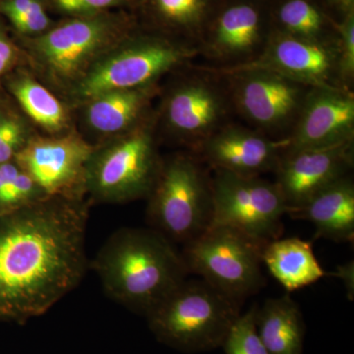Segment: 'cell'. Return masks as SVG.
I'll use <instances>...</instances> for the list:
<instances>
[{"mask_svg":"<svg viewBox=\"0 0 354 354\" xmlns=\"http://www.w3.org/2000/svg\"><path fill=\"white\" fill-rule=\"evenodd\" d=\"M94 148L77 136L35 139L16 153L21 171L46 197L82 198L86 169Z\"/></svg>","mask_w":354,"mask_h":354,"instance_id":"obj_11","label":"cell"},{"mask_svg":"<svg viewBox=\"0 0 354 354\" xmlns=\"http://www.w3.org/2000/svg\"><path fill=\"white\" fill-rule=\"evenodd\" d=\"M12 23L21 32L36 34L44 31L50 26V20L41 0H35L29 10Z\"/></svg>","mask_w":354,"mask_h":354,"instance_id":"obj_28","label":"cell"},{"mask_svg":"<svg viewBox=\"0 0 354 354\" xmlns=\"http://www.w3.org/2000/svg\"><path fill=\"white\" fill-rule=\"evenodd\" d=\"M329 1L342 12L346 13V15L353 12L354 0H329Z\"/></svg>","mask_w":354,"mask_h":354,"instance_id":"obj_35","label":"cell"},{"mask_svg":"<svg viewBox=\"0 0 354 354\" xmlns=\"http://www.w3.org/2000/svg\"><path fill=\"white\" fill-rule=\"evenodd\" d=\"M339 62V37L333 41H314L276 31L272 32L264 50L253 62L241 66L216 68H262L311 87L342 88Z\"/></svg>","mask_w":354,"mask_h":354,"instance_id":"obj_12","label":"cell"},{"mask_svg":"<svg viewBox=\"0 0 354 354\" xmlns=\"http://www.w3.org/2000/svg\"><path fill=\"white\" fill-rule=\"evenodd\" d=\"M241 304L202 279H186L146 316L158 342L186 353L221 348Z\"/></svg>","mask_w":354,"mask_h":354,"instance_id":"obj_3","label":"cell"},{"mask_svg":"<svg viewBox=\"0 0 354 354\" xmlns=\"http://www.w3.org/2000/svg\"><path fill=\"white\" fill-rule=\"evenodd\" d=\"M333 276L341 279L346 290V295L349 300L354 298V262L346 263V264L337 267V271L333 272Z\"/></svg>","mask_w":354,"mask_h":354,"instance_id":"obj_31","label":"cell"},{"mask_svg":"<svg viewBox=\"0 0 354 354\" xmlns=\"http://www.w3.org/2000/svg\"><path fill=\"white\" fill-rule=\"evenodd\" d=\"M255 323L268 354H304V315L290 295L269 298L257 306Z\"/></svg>","mask_w":354,"mask_h":354,"instance_id":"obj_19","label":"cell"},{"mask_svg":"<svg viewBox=\"0 0 354 354\" xmlns=\"http://www.w3.org/2000/svg\"><path fill=\"white\" fill-rule=\"evenodd\" d=\"M22 142V129L18 124L0 144V165L8 162L9 160L17 153V150L20 148Z\"/></svg>","mask_w":354,"mask_h":354,"instance_id":"obj_29","label":"cell"},{"mask_svg":"<svg viewBox=\"0 0 354 354\" xmlns=\"http://www.w3.org/2000/svg\"><path fill=\"white\" fill-rule=\"evenodd\" d=\"M279 32L314 41L337 39L327 32V20L322 11L308 0H286L277 11Z\"/></svg>","mask_w":354,"mask_h":354,"instance_id":"obj_22","label":"cell"},{"mask_svg":"<svg viewBox=\"0 0 354 354\" xmlns=\"http://www.w3.org/2000/svg\"><path fill=\"white\" fill-rule=\"evenodd\" d=\"M283 140L270 138L253 128L227 123L205 140L196 150L214 169L244 176L274 172L281 153Z\"/></svg>","mask_w":354,"mask_h":354,"instance_id":"obj_16","label":"cell"},{"mask_svg":"<svg viewBox=\"0 0 354 354\" xmlns=\"http://www.w3.org/2000/svg\"><path fill=\"white\" fill-rule=\"evenodd\" d=\"M261 256L268 271L290 292L313 285L326 276L311 242L297 237L268 242Z\"/></svg>","mask_w":354,"mask_h":354,"instance_id":"obj_20","label":"cell"},{"mask_svg":"<svg viewBox=\"0 0 354 354\" xmlns=\"http://www.w3.org/2000/svg\"><path fill=\"white\" fill-rule=\"evenodd\" d=\"M256 309L253 305L232 326L221 346L225 354H268L256 329Z\"/></svg>","mask_w":354,"mask_h":354,"instance_id":"obj_25","label":"cell"},{"mask_svg":"<svg viewBox=\"0 0 354 354\" xmlns=\"http://www.w3.org/2000/svg\"><path fill=\"white\" fill-rule=\"evenodd\" d=\"M155 94L153 86L115 90L91 100L87 118L97 131L113 133L127 129L144 113Z\"/></svg>","mask_w":354,"mask_h":354,"instance_id":"obj_21","label":"cell"},{"mask_svg":"<svg viewBox=\"0 0 354 354\" xmlns=\"http://www.w3.org/2000/svg\"><path fill=\"white\" fill-rule=\"evenodd\" d=\"M212 0H153V9L165 24L188 32L201 29Z\"/></svg>","mask_w":354,"mask_h":354,"instance_id":"obj_24","label":"cell"},{"mask_svg":"<svg viewBox=\"0 0 354 354\" xmlns=\"http://www.w3.org/2000/svg\"><path fill=\"white\" fill-rule=\"evenodd\" d=\"M12 90L26 113L41 127L50 131L64 127L66 116L62 104L41 84L23 77L13 84Z\"/></svg>","mask_w":354,"mask_h":354,"instance_id":"obj_23","label":"cell"},{"mask_svg":"<svg viewBox=\"0 0 354 354\" xmlns=\"http://www.w3.org/2000/svg\"><path fill=\"white\" fill-rule=\"evenodd\" d=\"M34 1L35 0H7L6 2H4L2 8H3L4 13L8 16L9 19L12 22V21L24 15L29 10Z\"/></svg>","mask_w":354,"mask_h":354,"instance_id":"obj_32","label":"cell"},{"mask_svg":"<svg viewBox=\"0 0 354 354\" xmlns=\"http://www.w3.org/2000/svg\"><path fill=\"white\" fill-rule=\"evenodd\" d=\"M200 55L199 48L160 38L131 41L86 74L78 95L92 100L115 90L150 87L171 70Z\"/></svg>","mask_w":354,"mask_h":354,"instance_id":"obj_9","label":"cell"},{"mask_svg":"<svg viewBox=\"0 0 354 354\" xmlns=\"http://www.w3.org/2000/svg\"><path fill=\"white\" fill-rule=\"evenodd\" d=\"M88 204L46 197L0 213V322L44 315L83 281Z\"/></svg>","mask_w":354,"mask_h":354,"instance_id":"obj_1","label":"cell"},{"mask_svg":"<svg viewBox=\"0 0 354 354\" xmlns=\"http://www.w3.org/2000/svg\"><path fill=\"white\" fill-rule=\"evenodd\" d=\"M339 41V79L342 88L351 90L354 80V14L344 16L337 26Z\"/></svg>","mask_w":354,"mask_h":354,"instance_id":"obj_26","label":"cell"},{"mask_svg":"<svg viewBox=\"0 0 354 354\" xmlns=\"http://www.w3.org/2000/svg\"><path fill=\"white\" fill-rule=\"evenodd\" d=\"M353 167V141L281 153L274 171V183L285 198L286 215L304 207L324 188L348 176Z\"/></svg>","mask_w":354,"mask_h":354,"instance_id":"obj_14","label":"cell"},{"mask_svg":"<svg viewBox=\"0 0 354 354\" xmlns=\"http://www.w3.org/2000/svg\"><path fill=\"white\" fill-rule=\"evenodd\" d=\"M309 221L315 239L339 242L354 239V183L351 174L324 188L301 208L288 214Z\"/></svg>","mask_w":354,"mask_h":354,"instance_id":"obj_18","label":"cell"},{"mask_svg":"<svg viewBox=\"0 0 354 354\" xmlns=\"http://www.w3.org/2000/svg\"><path fill=\"white\" fill-rule=\"evenodd\" d=\"M17 125L18 123L14 120H0V144Z\"/></svg>","mask_w":354,"mask_h":354,"instance_id":"obj_34","label":"cell"},{"mask_svg":"<svg viewBox=\"0 0 354 354\" xmlns=\"http://www.w3.org/2000/svg\"><path fill=\"white\" fill-rule=\"evenodd\" d=\"M213 225H227L265 245L281 237L285 198L276 183L214 169Z\"/></svg>","mask_w":354,"mask_h":354,"instance_id":"obj_8","label":"cell"},{"mask_svg":"<svg viewBox=\"0 0 354 354\" xmlns=\"http://www.w3.org/2000/svg\"><path fill=\"white\" fill-rule=\"evenodd\" d=\"M148 198V227L176 245L193 241L213 225L211 177L193 156L176 155L162 162Z\"/></svg>","mask_w":354,"mask_h":354,"instance_id":"obj_4","label":"cell"},{"mask_svg":"<svg viewBox=\"0 0 354 354\" xmlns=\"http://www.w3.org/2000/svg\"><path fill=\"white\" fill-rule=\"evenodd\" d=\"M197 70L169 93L164 109L167 127L194 149L227 124L234 111L223 79Z\"/></svg>","mask_w":354,"mask_h":354,"instance_id":"obj_10","label":"cell"},{"mask_svg":"<svg viewBox=\"0 0 354 354\" xmlns=\"http://www.w3.org/2000/svg\"><path fill=\"white\" fill-rule=\"evenodd\" d=\"M199 67L221 77L232 109L253 129L274 140L288 136L313 88L270 70Z\"/></svg>","mask_w":354,"mask_h":354,"instance_id":"obj_6","label":"cell"},{"mask_svg":"<svg viewBox=\"0 0 354 354\" xmlns=\"http://www.w3.org/2000/svg\"><path fill=\"white\" fill-rule=\"evenodd\" d=\"M132 0H55V6L65 13L88 16L100 14L111 7L123 6Z\"/></svg>","mask_w":354,"mask_h":354,"instance_id":"obj_27","label":"cell"},{"mask_svg":"<svg viewBox=\"0 0 354 354\" xmlns=\"http://www.w3.org/2000/svg\"><path fill=\"white\" fill-rule=\"evenodd\" d=\"M120 31V22L109 16H81L39 37L35 48L53 73L71 78Z\"/></svg>","mask_w":354,"mask_h":354,"instance_id":"obj_15","label":"cell"},{"mask_svg":"<svg viewBox=\"0 0 354 354\" xmlns=\"http://www.w3.org/2000/svg\"><path fill=\"white\" fill-rule=\"evenodd\" d=\"M354 95L339 87H313L295 127L288 137L283 153L309 149L328 148L353 141Z\"/></svg>","mask_w":354,"mask_h":354,"instance_id":"obj_13","label":"cell"},{"mask_svg":"<svg viewBox=\"0 0 354 354\" xmlns=\"http://www.w3.org/2000/svg\"><path fill=\"white\" fill-rule=\"evenodd\" d=\"M160 165L152 133L137 128L108 148L94 151L86 169L85 191L104 203L148 197Z\"/></svg>","mask_w":354,"mask_h":354,"instance_id":"obj_7","label":"cell"},{"mask_svg":"<svg viewBox=\"0 0 354 354\" xmlns=\"http://www.w3.org/2000/svg\"><path fill=\"white\" fill-rule=\"evenodd\" d=\"M19 171L20 169L17 165L11 164L9 162L0 165V213L3 209L7 195L12 187L14 180Z\"/></svg>","mask_w":354,"mask_h":354,"instance_id":"obj_30","label":"cell"},{"mask_svg":"<svg viewBox=\"0 0 354 354\" xmlns=\"http://www.w3.org/2000/svg\"><path fill=\"white\" fill-rule=\"evenodd\" d=\"M114 302L147 316L189 276L183 255L151 227H121L90 262Z\"/></svg>","mask_w":354,"mask_h":354,"instance_id":"obj_2","label":"cell"},{"mask_svg":"<svg viewBox=\"0 0 354 354\" xmlns=\"http://www.w3.org/2000/svg\"><path fill=\"white\" fill-rule=\"evenodd\" d=\"M14 48L8 39L0 32V75L9 68L14 59Z\"/></svg>","mask_w":354,"mask_h":354,"instance_id":"obj_33","label":"cell"},{"mask_svg":"<svg viewBox=\"0 0 354 354\" xmlns=\"http://www.w3.org/2000/svg\"><path fill=\"white\" fill-rule=\"evenodd\" d=\"M263 246L234 228L212 225L180 252L189 274L242 305L265 286Z\"/></svg>","mask_w":354,"mask_h":354,"instance_id":"obj_5","label":"cell"},{"mask_svg":"<svg viewBox=\"0 0 354 354\" xmlns=\"http://www.w3.org/2000/svg\"><path fill=\"white\" fill-rule=\"evenodd\" d=\"M270 36H265L257 7L247 2L232 4L216 17L200 55L213 60L211 66H241L259 57Z\"/></svg>","mask_w":354,"mask_h":354,"instance_id":"obj_17","label":"cell"}]
</instances>
